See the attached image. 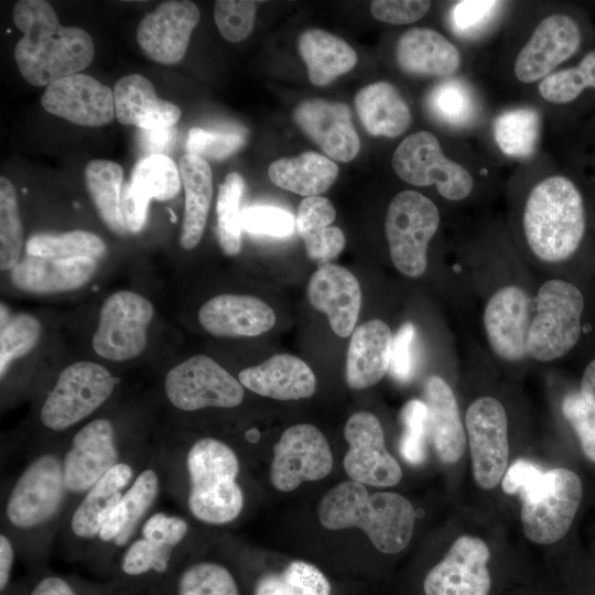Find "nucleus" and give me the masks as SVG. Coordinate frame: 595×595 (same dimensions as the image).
<instances>
[{
	"instance_id": "ea45409f",
	"label": "nucleus",
	"mask_w": 595,
	"mask_h": 595,
	"mask_svg": "<svg viewBox=\"0 0 595 595\" xmlns=\"http://www.w3.org/2000/svg\"><path fill=\"white\" fill-rule=\"evenodd\" d=\"M253 595H331V584L315 565L298 560L280 573L263 575Z\"/></svg>"
},
{
	"instance_id": "2eb2a0df",
	"label": "nucleus",
	"mask_w": 595,
	"mask_h": 595,
	"mask_svg": "<svg viewBox=\"0 0 595 595\" xmlns=\"http://www.w3.org/2000/svg\"><path fill=\"white\" fill-rule=\"evenodd\" d=\"M344 436L349 448L343 464L353 482L390 487L401 480V467L386 447L383 430L376 415L367 411L351 414Z\"/></svg>"
},
{
	"instance_id": "79ce46f5",
	"label": "nucleus",
	"mask_w": 595,
	"mask_h": 595,
	"mask_svg": "<svg viewBox=\"0 0 595 595\" xmlns=\"http://www.w3.org/2000/svg\"><path fill=\"white\" fill-rule=\"evenodd\" d=\"M29 256L45 259H72L88 257L100 258L106 251L104 240L86 230H73L64 234H36L25 245Z\"/></svg>"
},
{
	"instance_id": "f03ea898",
	"label": "nucleus",
	"mask_w": 595,
	"mask_h": 595,
	"mask_svg": "<svg viewBox=\"0 0 595 595\" xmlns=\"http://www.w3.org/2000/svg\"><path fill=\"white\" fill-rule=\"evenodd\" d=\"M318 520L328 530L359 528L382 553L402 551L410 542L415 512L401 495L369 494L365 485L349 480L333 487L321 500Z\"/></svg>"
},
{
	"instance_id": "8fccbe9b",
	"label": "nucleus",
	"mask_w": 595,
	"mask_h": 595,
	"mask_svg": "<svg viewBox=\"0 0 595 595\" xmlns=\"http://www.w3.org/2000/svg\"><path fill=\"white\" fill-rule=\"evenodd\" d=\"M501 1L463 0L456 2L450 10L448 22L452 32L464 39L480 35L496 19Z\"/></svg>"
},
{
	"instance_id": "c756f323",
	"label": "nucleus",
	"mask_w": 595,
	"mask_h": 595,
	"mask_svg": "<svg viewBox=\"0 0 595 595\" xmlns=\"http://www.w3.org/2000/svg\"><path fill=\"white\" fill-rule=\"evenodd\" d=\"M396 60L399 67L412 75L447 77L461 63L457 47L435 30L413 28L398 40Z\"/></svg>"
},
{
	"instance_id": "e2e57ef3",
	"label": "nucleus",
	"mask_w": 595,
	"mask_h": 595,
	"mask_svg": "<svg viewBox=\"0 0 595 595\" xmlns=\"http://www.w3.org/2000/svg\"><path fill=\"white\" fill-rule=\"evenodd\" d=\"M544 472L534 463L519 458L506 470L501 487L506 494H520L521 498L528 494L541 479Z\"/></svg>"
},
{
	"instance_id": "774afa93",
	"label": "nucleus",
	"mask_w": 595,
	"mask_h": 595,
	"mask_svg": "<svg viewBox=\"0 0 595 595\" xmlns=\"http://www.w3.org/2000/svg\"><path fill=\"white\" fill-rule=\"evenodd\" d=\"M580 392L595 403V358L587 365L581 380Z\"/></svg>"
},
{
	"instance_id": "69168bd1",
	"label": "nucleus",
	"mask_w": 595,
	"mask_h": 595,
	"mask_svg": "<svg viewBox=\"0 0 595 595\" xmlns=\"http://www.w3.org/2000/svg\"><path fill=\"white\" fill-rule=\"evenodd\" d=\"M31 595H76L72 587L62 578L50 576L40 581Z\"/></svg>"
},
{
	"instance_id": "f704fd0d",
	"label": "nucleus",
	"mask_w": 595,
	"mask_h": 595,
	"mask_svg": "<svg viewBox=\"0 0 595 595\" xmlns=\"http://www.w3.org/2000/svg\"><path fill=\"white\" fill-rule=\"evenodd\" d=\"M132 475L130 465L117 463L86 491L71 520L72 531L77 537L91 539L99 536L106 518L121 499L122 490L130 483Z\"/></svg>"
},
{
	"instance_id": "338daca9",
	"label": "nucleus",
	"mask_w": 595,
	"mask_h": 595,
	"mask_svg": "<svg viewBox=\"0 0 595 595\" xmlns=\"http://www.w3.org/2000/svg\"><path fill=\"white\" fill-rule=\"evenodd\" d=\"M14 552L10 540L0 536V588L4 589L9 582L11 567L13 564Z\"/></svg>"
},
{
	"instance_id": "c03bdc74",
	"label": "nucleus",
	"mask_w": 595,
	"mask_h": 595,
	"mask_svg": "<svg viewBox=\"0 0 595 595\" xmlns=\"http://www.w3.org/2000/svg\"><path fill=\"white\" fill-rule=\"evenodd\" d=\"M586 88H595V50L576 66L551 73L538 87L541 97L553 104L571 102Z\"/></svg>"
},
{
	"instance_id": "37998d69",
	"label": "nucleus",
	"mask_w": 595,
	"mask_h": 595,
	"mask_svg": "<svg viewBox=\"0 0 595 595\" xmlns=\"http://www.w3.org/2000/svg\"><path fill=\"white\" fill-rule=\"evenodd\" d=\"M245 192L244 177L236 172L227 174L219 185L217 196L216 235L219 247L226 256H236L241 249V209Z\"/></svg>"
},
{
	"instance_id": "2f4dec72",
	"label": "nucleus",
	"mask_w": 595,
	"mask_h": 595,
	"mask_svg": "<svg viewBox=\"0 0 595 595\" xmlns=\"http://www.w3.org/2000/svg\"><path fill=\"white\" fill-rule=\"evenodd\" d=\"M355 106L365 129L372 136L394 138L411 125L410 108L396 86L378 82L363 87Z\"/></svg>"
},
{
	"instance_id": "a19ab883",
	"label": "nucleus",
	"mask_w": 595,
	"mask_h": 595,
	"mask_svg": "<svg viewBox=\"0 0 595 595\" xmlns=\"http://www.w3.org/2000/svg\"><path fill=\"white\" fill-rule=\"evenodd\" d=\"M426 107L435 119L455 128L470 125L477 113L474 93L456 78L436 84L426 97Z\"/></svg>"
},
{
	"instance_id": "c9c22d12",
	"label": "nucleus",
	"mask_w": 595,
	"mask_h": 595,
	"mask_svg": "<svg viewBox=\"0 0 595 595\" xmlns=\"http://www.w3.org/2000/svg\"><path fill=\"white\" fill-rule=\"evenodd\" d=\"M338 166L316 152L282 158L269 166V177L277 186L292 193L313 197L326 192L338 176Z\"/></svg>"
},
{
	"instance_id": "412c9836",
	"label": "nucleus",
	"mask_w": 595,
	"mask_h": 595,
	"mask_svg": "<svg viewBox=\"0 0 595 595\" xmlns=\"http://www.w3.org/2000/svg\"><path fill=\"white\" fill-rule=\"evenodd\" d=\"M484 325L493 351L509 361L528 355V334L531 325V300L516 285L499 289L489 299Z\"/></svg>"
},
{
	"instance_id": "a18cd8bd",
	"label": "nucleus",
	"mask_w": 595,
	"mask_h": 595,
	"mask_svg": "<svg viewBox=\"0 0 595 595\" xmlns=\"http://www.w3.org/2000/svg\"><path fill=\"white\" fill-rule=\"evenodd\" d=\"M23 228L17 193L11 181L0 177V268L12 270L20 261Z\"/></svg>"
},
{
	"instance_id": "9d476101",
	"label": "nucleus",
	"mask_w": 595,
	"mask_h": 595,
	"mask_svg": "<svg viewBox=\"0 0 595 595\" xmlns=\"http://www.w3.org/2000/svg\"><path fill=\"white\" fill-rule=\"evenodd\" d=\"M392 167L404 182L415 186L434 184L437 192L451 201L465 198L474 186L468 171L447 159L436 137L424 130L412 133L398 145Z\"/></svg>"
},
{
	"instance_id": "0eeeda50",
	"label": "nucleus",
	"mask_w": 595,
	"mask_h": 595,
	"mask_svg": "<svg viewBox=\"0 0 595 595\" xmlns=\"http://www.w3.org/2000/svg\"><path fill=\"white\" fill-rule=\"evenodd\" d=\"M581 499L582 483L574 472H545L537 488L522 499L520 517L526 537L539 544L561 540L573 523Z\"/></svg>"
},
{
	"instance_id": "a878e982",
	"label": "nucleus",
	"mask_w": 595,
	"mask_h": 595,
	"mask_svg": "<svg viewBox=\"0 0 595 595\" xmlns=\"http://www.w3.org/2000/svg\"><path fill=\"white\" fill-rule=\"evenodd\" d=\"M238 380L255 393L275 400L306 399L316 390L312 369L290 354H278L260 365L242 369Z\"/></svg>"
},
{
	"instance_id": "de8ad7c7",
	"label": "nucleus",
	"mask_w": 595,
	"mask_h": 595,
	"mask_svg": "<svg viewBox=\"0 0 595 595\" xmlns=\"http://www.w3.org/2000/svg\"><path fill=\"white\" fill-rule=\"evenodd\" d=\"M178 595H239L231 573L214 562L191 565L181 575Z\"/></svg>"
},
{
	"instance_id": "b1692460",
	"label": "nucleus",
	"mask_w": 595,
	"mask_h": 595,
	"mask_svg": "<svg viewBox=\"0 0 595 595\" xmlns=\"http://www.w3.org/2000/svg\"><path fill=\"white\" fill-rule=\"evenodd\" d=\"M307 298L313 309L326 314L337 336L347 337L354 332L361 292L358 280L349 270L331 262L320 264L309 281Z\"/></svg>"
},
{
	"instance_id": "864d4df0",
	"label": "nucleus",
	"mask_w": 595,
	"mask_h": 595,
	"mask_svg": "<svg viewBox=\"0 0 595 595\" xmlns=\"http://www.w3.org/2000/svg\"><path fill=\"white\" fill-rule=\"evenodd\" d=\"M246 137L240 132L209 131L192 128L186 140L187 154L204 160H223L237 152L245 143Z\"/></svg>"
},
{
	"instance_id": "bb28decb",
	"label": "nucleus",
	"mask_w": 595,
	"mask_h": 595,
	"mask_svg": "<svg viewBox=\"0 0 595 595\" xmlns=\"http://www.w3.org/2000/svg\"><path fill=\"white\" fill-rule=\"evenodd\" d=\"M97 270L96 259H45L26 256L11 270L12 284L28 293L53 294L85 285Z\"/></svg>"
},
{
	"instance_id": "bf43d9fd",
	"label": "nucleus",
	"mask_w": 595,
	"mask_h": 595,
	"mask_svg": "<svg viewBox=\"0 0 595 595\" xmlns=\"http://www.w3.org/2000/svg\"><path fill=\"white\" fill-rule=\"evenodd\" d=\"M336 218V210L326 197H305L299 205L295 226L300 237L329 227Z\"/></svg>"
},
{
	"instance_id": "680f3d73",
	"label": "nucleus",
	"mask_w": 595,
	"mask_h": 595,
	"mask_svg": "<svg viewBox=\"0 0 595 595\" xmlns=\"http://www.w3.org/2000/svg\"><path fill=\"white\" fill-rule=\"evenodd\" d=\"M309 257L320 264L329 263L345 247L343 231L334 226L325 227L302 237Z\"/></svg>"
},
{
	"instance_id": "f3484780",
	"label": "nucleus",
	"mask_w": 595,
	"mask_h": 595,
	"mask_svg": "<svg viewBox=\"0 0 595 595\" xmlns=\"http://www.w3.org/2000/svg\"><path fill=\"white\" fill-rule=\"evenodd\" d=\"M199 18V10L192 1H164L140 21L137 42L150 60L176 64L184 57Z\"/></svg>"
},
{
	"instance_id": "5701e85b",
	"label": "nucleus",
	"mask_w": 595,
	"mask_h": 595,
	"mask_svg": "<svg viewBox=\"0 0 595 595\" xmlns=\"http://www.w3.org/2000/svg\"><path fill=\"white\" fill-rule=\"evenodd\" d=\"M181 183L178 166L170 156L155 154L140 159L121 198L127 229L139 232L145 224L150 199H172L177 195Z\"/></svg>"
},
{
	"instance_id": "4468645a",
	"label": "nucleus",
	"mask_w": 595,
	"mask_h": 595,
	"mask_svg": "<svg viewBox=\"0 0 595 595\" xmlns=\"http://www.w3.org/2000/svg\"><path fill=\"white\" fill-rule=\"evenodd\" d=\"M270 479L280 491H291L303 482L326 477L333 468V455L323 433L314 425L300 423L288 428L273 446Z\"/></svg>"
},
{
	"instance_id": "13d9d810",
	"label": "nucleus",
	"mask_w": 595,
	"mask_h": 595,
	"mask_svg": "<svg viewBox=\"0 0 595 595\" xmlns=\"http://www.w3.org/2000/svg\"><path fill=\"white\" fill-rule=\"evenodd\" d=\"M416 332L412 323H404L393 337L389 370L400 382L409 381L415 369Z\"/></svg>"
},
{
	"instance_id": "3c124183",
	"label": "nucleus",
	"mask_w": 595,
	"mask_h": 595,
	"mask_svg": "<svg viewBox=\"0 0 595 595\" xmlns=\"http://www.w3.org/2000/svg\"><path fill=\"white\" fill-rule=\"evenodd\" d=\"M256 10V1H216L214 4V19L221 36L234 43L247 39L253 29Z\"/></svg>"
},
{
	"instance_id": "7c9ffc66",
	"label": "nucleus",
	"mask_w": 595,
	"mask_h": 595,
	"mask_svg": "<svg viewBox=\"0 0 595 595\" xmlns=\"http://www.w3.org/2000/svg\"><path fill=\"white\" fill-rule=\"evenodd\" d=\"M424 397L435 453L443 463L454 464L463 456L466 443L455 396L444 379L432 376L425 383Z\"/></svg>"
},
{
	"instance_id": "9b49d317",
	"label": "nucleus",
	"mask_w": 595,
	"mask_h": 595,
	"mask_svg": "<svg viewBox=\"0 0 595 595\" xmlns=\"http://www.w3.org/2000/svg\"><path fill=\"white\" fill-rule=\"evenodd\" d=\"M164 391L171 404L183 411L235 408L245 398L240 381L205 355L192 356L171 368Z\"/></svg>"
},
{
	"instance_id": "603ef678",
	"label": "nucleus",
	"mask_w": 595,
	"mask_h": 595,
	"mask_svg": "<svg viewBox=\"0 0 595 595\" xmlns=\"http://www.w3.org/2000/svg\"><path fill=\"white\" fill-rule=\"evenodd\" d=\"M241 227L252 235L284 238L293 234L295 219L283 208L257 205L242 209Z\"/></svg>"
},
{
	"instance_id": "473e14b6",
	"label": "nucleus",
	"mask_w": 595,
	"mask_h": 595,
	"mask_svg": "<svg viewBox=\"0 0 595 595\" xmlns=\"http://www.w3.org/2000/svg\"><path fill=\"white\" fill-rule=\"evenodd\" d=\"M185 192V209L180 244L193 249L201 241L213 196V174L208 162L197 155L185 154L178 163Z\"/></svg>"
},
{
	"instance_id": "e433bc0d",
	"label": "nucleus",
	"mask_w": 595,
	"mask_h": 595,
	"mask_svg": "<svg viewBox=\"0 0 595 595\" xmlns=\"http://www.w3.org/2000/svg\"><path fill=\"white\" fill-rule=\"evenodd\" d=\"M158 491L156 473L152 469L141 472L106 518L98 536L100 540H113L123 545L154 502Z\"/></svg>"
},
{
	"instance_id": "a211bd4d",
	"label": "nucleus",
	"mask_w": 595,
	"mask_h": 595,
	"mask_svg": "<svg viewBox=\"0 0 595 595\" xmlns=\"http://www.w3.org/2000/svg\"><path fill=\"white\" fill-rule=\"evenodd\" d=\"M41 104L47 112L85 127H101L116 116L113 91L86 74L50 84Z\"/></svg>"
},
{
	"instance_id": "aec40b11",
	"label": "nucleus",
	"mask_w": 595,
	"mask_h": 595,
	"mask_svg": "<svg viewBox=\"0 0 595 595\" xmlns=\"http://www.w3.org/2000/svg\"><path fill=\"white\" fill-rule=\"evenodd\" d=\"M115 430L107 419H96L73 437L63 461L67 491L85 493L118 463Z\"/></svg>"
},
{
	"instance_id": "20e7f679",
	"label": "nucleus",
	"mask_w": 595,
	"mask_h": 595,
	"mask_svg": "<svg viewBox=\"0 0 595 595\" xmlns=\"http://www.w3.org/2000/svg\"><path fill=\"white\" fill-rule=\"evenodd\" d=\"M186 466L191 513L210 524L236 519L244 507V494L236 480L239 462L235 452L217 439L203 437L191 446Z\"/></svg>"
},
{
	"instance_id": "ddd939ff",
	"label": "nucleus",
	"mask_w": 595,
	"mask_h": 595,
	"mask_svg": "<svg viewBox=\"0 0 595 595\" xmlns=\"http://www.w3.org/2000/svg\"><path fill=\"white\" fill-rule=\"evenodd\" d=\"M466 430L476 483L485 489L496 487L508 465V420L504 405L495 398L482 397L467 409Z\"/></svg>"
},
{
	"instance_id": "c85d7f7f",
	"label": "nucleus",
	"mask_w": 595,
	"mask_h": 595,
	"mask_svg": "<svg viewBox=\"0 0 595 595\" xmlns=\"http://www.w3.org/2000/svg\"><path fill=\"white\" fill-rule=\"evenodd\" d=\"M115 113L122 125L140 129L173 127L181 117V109L156 96L152 83L140 74L119 78L113 89Z\"/></svg>"
},
{
	"instance_id": "09e8293b",
	"label": "nucleus",
	"mask_w": 595,
	"mask_h": 595,
	"mask_svg": "<svg viewBox=\"0 0 595 595\" xmlns=\"http://www.w3.org/2000/svg\"><path fill=\"white\" fill-rule=\"evenodd\" d=\"M403 433L400 440V454L405 462L420 465L426 456V436L429 434L428 408L425 402L413 399L401 411Z\"/></svg>"
},
{
	"instance_id": "f8f14e48",
	"label": "nucleus",
	"mask_w": 595,
	"mask_h": 595,
	"mask_svg": "<svg viewBox=\"0 0 595 595\" xmlns=\"http://www.w3.org/2000/svg\"><path fill=\"white\" fill-rule=\"evenodd\" d=\"M63 463L54 454L36 457L17 479L6 515L15 527L29 529L50 520L66 493Z\"/></svg>"
},
{
	"instance_id": "72a5a7b5",
	"label": "nucleus",
	"mask_w": 595,
	"mask_h": 595,
	"mask_svg": "<svg viewBox=\"0 0 595 595\" xmlns=\"http://www.w3.org/2000/svg\"><path fill=\"white\" fill-rule=\"evenodd\" d=\"M301 57L307 66L310 82L326 86L349 72L357 54L343 39L320 29L304 31L298 40Z\"/></svg>"
},
{
	"instance_id": "4c0bfd02",
	"label": "nucleus",
	"mask_w": 595,
	"mask_h": 595,
	"mask_svg": "<svg viewBox=\"0 0 595 595\" xmlns=\"http://www.w3.org/2000/svg\"><path fill=\"white\" fill-rule=\"evenodd\" d=\"M85 184L104 224L115 234L123 235L127 226L121 207L122 167L109 160H93L84 172Z\"/></svg>"
},
{
	"instance_id": "4be33fe9",
	"label": "nucleus",
	"mask_w": 595,
	"mask_h": 595,
	"mask_svg": "<svg viewBox=\"0 0 595 595\" xmlns=\"http://www.w3.org/2000/svg\"><path fill=\"white\" fill-rule=\"evenodd\" d=\"M293 118L300 129L332 159L351 161L360 141L346 104L315 98L296 106Z\"/></svg>"
},
{
	"instance_id": "052dcab7",
	"label": "nucleus",
	"mask_w": 595,
	"mask_h": 595,
	"mask_svg": "<svg viewBox=\"0 0 595 595\" xmlns=\"http://www.w3.org/2000/svg\"><path fill=\"white\" fill-rule=\"evenodd\" d=\"M430 1L376 0L370 4L372 17L390 24H407L420 20L429 11Z\"/></svg>"
},
{
	"instance_id": "6ab92c4d",
	"label": "nucleus",
	"mask_w": 595,
	"mask_h": 595,
	"mask_svg": "<svg viewBox=\"0 0 595 595\" xmlns=\"http://www.w3.org/2000/svg\"><path fill=\"white\" fill-rule=\"evenodd\" d=\"M582 40L577 22L567 14L556 13L543 19L515 62V75L522 83L547 77L570 58Z\"/></svg>"
},
{
	"instance_id": "58836bf2",
	"label": "nucleus",
	"mask_w": 595,
	"mask_h": 595,
	"mask_svg": "<svg viewBox=\"0 0 595 595\" xmlns=\"http://www.w3.org/2000/svg\"><path fill=\"white\" fill-rule=\"evenodd\" d=\"M539 132V115L530 108L506 110L493 123L498 148L506 155L517 159H526L534 153Z\"/></svg>"
},
{
	"instance_id": "0e129e2a",
	"label": "nucleus",
	"mask_w": 595,
	"mask_h": 595,
	"mask_svg": "<svg viewBox=\"0 0 595 595\" xmlns=\"http://www.w3.org/2000/svg\"><path fill=\"white\" fill-rule=\"evenodd\" d=\"M176 128L140 129L138 143L144 156L162 154L166 155L174 144Z\"/></svg>"
},
{
	"instance_id": "dca6fc26",
	"label": "nucleus",
	"mask_w": 595,
	"mask_h": 595,
	"mask_svg": "<svg viewBox=\"0 0 595 595\" xmlns=\"http://www.w3.org/2000/svg\"><path fill=\"white\" fill-rule=\"evenodd\" d=\"M490 551L479 538H457L442 561L426 574L425 595H488Z\"/></svg>"
},
{
	"instance_id": "f257e3e1",
	"label": "nucleus",
	"mask_w": 595,
	"mask_h": 595,
	"mask_svg": "<svg viewBox=\"0 0 595 595\" xmlns=\"http://www.w3.org/2000/svg\"><path fill=\"white\" fill-rule=\"evenodd\" d=\"M12 19L23 33L15 44L14 60L29 84L47 87L91 63V36L80 28L63 26L47 1L20 0L13 7Z\"/></svg>"
},
{
	"instance_id": "6e6d98bb",
	"label": "nucleus",
	"mask_w": 595,
	"mask_h": 595,
	"mask_svg": "<svg viewBox=\"0 0 595 595\" xmlns=\"http://www.w3.org/2000/svg\"><path fill=\"white\" fill-rule=\"evenodd\" d=\"M171 554V550L140 538L133 541L126 551L122 570L129 575H140L151 570L163 573L167 569Z\"/></svg>"
},
{
	"instance_id": "49530a36",
	"label": "nucleus",
	"mask_w": 595,
	"mask_h": 595,
	"mask_svg": "<svg viewBox=\"0 0 595 595\" xmlns=\"http://www.w3.org/2000/svg\"><path fill=\"white\" fill-rule=\"evenodd\" d=\"M41 336V324L31 314H18L1 325L0 333V376L7 372L10 364L33 349Z\"/></svg>"
},
{
	"instance_id": "6e6552de",
	"label": "nucleus",
	"mask_w": 595,
	"mask_h": 595,
	"mask_svg": "<svg viewBox=\"0 0 595 595\" xmlns=\"http://www.w3.org/2000/svg\"><path fill=\"white\" fill-rule=\"evenodd\" d=\"M116 380L101 365L77 361L66 367L47 394L40 413L41 422L53 431H63L96 411L112 393Z\"/></svg>"
},
{
	"instance_id": "cd10ccee",
	"label": "nucleus",
	"mask_w": 595,
	"mask_h": 595,
	"mask_svg": "<svg viewBox=\"0 0 595 595\" xmlns=\"http://www.w3.org/2000/svg\"><path fill=\"white\" fill-rule=\"evenodd\" d=\"M393 336L390 327L375 318L353 333L346 359V382L361 390L379 382L390 367Z\"/></svg>"
},
{
	"instance_id": "393cba45",
	"label": "nucleus",
	"mask_w": 595,
	"mask_h": 595,
	"mask_svg": "<svg viewBox=\"0 0 595 595\" xmlns=\"http://www.w3.org/2000/svg\"><path fill=\"white\" fill-rule=\"evenodd\" d=\"M275 320L273 310L251 295H216L198 312L202 327L218 337L258 336L270 331Z\"/></svg>"
},
{
	"instance_id": "39448f33",
	"label": "nucleus",
	"mask_w": 595,
	"mask_h": 595,
	"mask_svg": "<svg viewBox=\"0 0 595 595\" xmlns=\"http://www.w3.org/2000/svg\"><path fill=\"white\" fill-rule=\"evenodd\" d=\"M584 299L570 282L545 281L537 295V313L528 334V355L539 361L564 356L578 342Z\"/></svg>"
},
{
	"instance_id": "4d7b16f0",
	"label": "nucleus",
	"mask_w": 595,
	"mask_h": 595,
	"mask_svg": "<svg viewBox=\"0 0 595 595\" xmlns=\"http://www.w3.org/2000/svg\"><path fill=\"white\" fill-rule=\"evenodd\" d=\"M188 526L180 517L155 512L142 526V538L161 548L173 550L185 537Z\"/></svg>"
},
{
	"instance_id": "7ed1b4c3",
	"label": "nucleus",
	"mask_w": 595,
	"mask_h": 595,
	"mask_svg": "<svg viewBox=\"0 0 595 595\" xmlns=\"http://www.w3.org/2000/svg\"><path fill=\"white\" fill-rule=\"evenodd\" d=\"M523 230L530 249L541 260L570 258L585 230L583 198L575 184L560 175L538 183L524 205Z\"/></svg>"
},
{
	"instance_id": "423d86ee",
	"label": "nucleus",
	"mask_w": 595,
	"mask_h": 595,
	"mask_svg": "<svg viewBox=\"0 0 595 595\" xmlns=\"http://www.w3.org/2000/svg\"><path fill=\"white\" fill-rule=\"evenodd\" d=\"M440 224L435 204L415 191H402L390 202L385 229L394 267L409 278H419L428 264V245Z\"/></svg>"
},
{
	"instance_id": "5fc2aeb1",
	"label": "nucleus",
	"mask_w": 595,
	"mask_h": 595,
	"mask_svg": "<svg viewBox=\"0 0 595 595\" xmlns=\"http://www.w3.org/2000/svg\"><path fill=\"white\" fill-rule=\"evenodd\" d=\"M562 413L576 432L585 456L595 462V403L581 392H572L562 401Z\"/></svg>"
},
{
	"instance_id": "1a4fd4ad",
	"label": "nucleus",
	"mask_w": 595,
	"mask_h": 595,
	"mask_svg": "<svg viewBox=\"0 0 595 595\" xmlns=\"http://www.w3.org/2000/svg\"><path fill=\"white\" fill-rule=\"evenodd\" d=\"M153 304L132 291H117L102 303L91 345L95 353L111 361L138 357L148 342Z\"/></svg>"
}]
</instances>
